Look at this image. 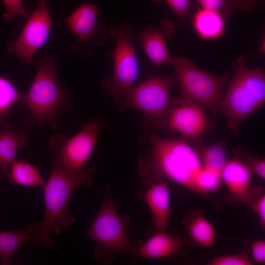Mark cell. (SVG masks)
<instances>
[{"label": "cell", "instance_id": "cell-28", "mask_svg": "<svg viewBox=\"0 0 265 265\" xmlns=\"http://www.w3.org/2000/svg\"><path fill=\"white\" fill-rule=\"evenodd\" d=\"M197 2L203 8L217 11L222 15H227L233 9L229 0H197Z\"/></svg>", "mask_w": 265, "mask_h": 265}, {"label": "cell", "instance_id": "cell-4", "mask_svg": "<svg viewBox=\"0 0 265 265\" xmlns=\"http://www.w3.org/2000/svg\"><path fill=\"white\" fill-rule=\"evenodd\" d=\"M105 188L103 203L86 236L97 243L93 250L94 257L107 264L113 263L122 253L135 255L142 241L131 239L128 231L131 218L119 214L110 187Z\"/></svg>", "mask_w": 265, "mask_h": 265}, {"label": "cell", "instance_id": "cell-23", "mask_svg": "<svg viewBox=\"0 0 265 265\" xmlns=\"http://www.w3.org/2000/svg\"><path fill=\"white\" fill-rule=\"evenodd\" d=\"M195 144L204 166L220 176L221 171L227 161L225 142L207 144L199 141Z\"/></svg>", "mask_w": 265, "mask_h": 265}, {"label": "cell", "instance_id": "cell-2", "mask_svg": "<svg viewBox=\"0 0 265 265\" xmlns=\"http://www.w3.org/2000/svg\"><path fill=\"white\" fill-rule=\"evenodd\" d=\"M51 163L52 170L43 186L45 215L40 221L39 235L34 243L45 248L54 244L51 233L59 234L75 222V217L70 213L69 199L78 187L90 188L96 175L94 168H67L57 157Z\"/></svg>", "mask_w": 265, "mask_h": 265}, {"label": "cell", "instance_id": "cell-16", "mask_svg": "<svg viewBox=\"0 0 265 265\" xmlns=\"http://www.w3.org/2000/svg\"><path fill=\"white\" fill-rule=\"evenodd\" d=\"M144 194L152 216L153 226L157 232L165 231L169 213L170 194L168 183L164 180L151 182Z\"/></svg>", "mask_w": 265, "mask_h": 265}, {"label": "cell", "instance_id": "cell-8", "mask_svg": "<svg viewBox=\"0 0 265 265\" xmlns=\"http://www.w3.org/2000/svg\"><path fill=\"white\" fill-rule=\"evenodd\" d=\"M100 8V5L83 3L63 21L77 39L72 49L78 55L90 57L92 47L103 46L107 41L106 27L98 19Z\"/></svg>", "mask_w": 265, "mask_h": 265}, {"label": "cell", "instance_id": "cell-33", "mask_svg": "<svg viewBox=\"0 0 265 265\" xmlns=\"http://www.w3.org/2000/svg\"><path fill=\"white\" fill-rule=\"evenodd\" d=\"M1 191V186H0V192Z\"/></svg>", "mask_w": 265, "mask_h": 265}, {"label": "cell", "instance_id": "cell-24", "mask_svg": "<svg viewBox=\"0 0 265 265\" xmlns=\"http://www.w3.org/2000/svg\"><path fill=\"white\" fill-rule=\"evenodd\" d=\"M23 95L9 80L0 76V121H4L13 106L20 103Z\"/></svg>", "mask_w": 265, "mask_h": 265}, {"label": "cell", "instance_id": "cell-27", "mask_svg": "<svg viewBox=\"0 0 265 265\" xmlns=\"http://www.w3.org/2000/svg\"><path fill=\"white\" fill-rule=\"evenodd\" d=\"M242 160L249 168L252 174H255L263 179L265 178V160L258 157H254L247 153H243Z\"/></svg>", "mask_w": 265, "mask_h": 265}, {"label": "cell", "instance_id": "cell-5", "mask_svg": "<svg viewBox=\"0 0 265 265\" xmlns=\"http://www.w3.org/2000/svg\"><path fill=\"white\" fill-rule=\"evenodd\" d=\"M107 34L115 43L112 53L113 70L111 77L102 80L101 86L119 106L138 77L139 64L133 46V30L129 23L121 22L117 27L107 29Z\"/></svg>", "mask_w": 265, "mask_h": 265}, {"label": "cell", "instance_id": "cell-9", "mask_svg": "<svg viewBox=\"0 0 265 265\" xmlns=\"http://www.w3.org/2000/svg\"><path fill=\"white\" fill-rule=\"evenodd\" d=\"M105 126L104 121L96 119L85 124L69 138L63 134L54 135L50 140L49 149L58 154L57 158L65 167L81 168L91 155L100 132Z\"/></svg>", "mask_w": 265, "mask_h": 265}, {"label": "cell", "instance_id": "cell-12", "mask_svg": "<svg viewBox=\"0 0 265 265\" xmlns=\"http://www.w3.org/2000/svg\"><path fill=\"white\" fill-rule=\"evenodd\" d=\"M259 108L248 92L233 76L228 90L218 104L217 111L226 117L228 129L237 132L241 123Z\"/></svg>", "mask_w": 265, "mask_h": 265}, {"label": "cell", "instance_id": "cell-26", "mask_svg": "<svg viewBox=\"0 0 265 265\" xmlns=\"http://www.w3.org/2000/svg\"><path fill=\"white\" fill-rule=\"evenodd\" d=\"M5 8V13L3 17L5 22H10L16 16H21L26 18L29 12L23 5V0H3Z\"/></svg>", "mask_w": 265, "mask_h": 265}, {"label": "cell", "instance_id": "cell-18", "mask_svg": "<svg viewBox=\"0 0 265 265\" xmlns=\"http://www.w3.org/2000/svg\"><path fill=\"white\" fill-rule=\"evenodd\" d=\"M184 246L180 238L163 232H158L144 242H141L135 256L160 259L178 254Z\"/></svg>", "mask_w": 265, "mask_h": 265}, {"label": "cell", "instance_id": "cell-22", "mask_svg": "<svg viewBox=\"0 0 265 265\" xmlns=\"http://www.w3.org/2000/svg\"><path fill=\"white\" fill-rule=\"evenodd\" d=\"M185 223L190 238L196 243L207 248H212L215 245V229L204 215H195L189 220L186 219Z\"/></svg>", "mask_w": 265, "mask_h": 265}, {"label": "cell", "instance_id": "cell-31", "mask_svg": "<svg viewBox=\"0 0 265 265\" xmlns=\"http://www.w3.org/2000/svg\"><path fill=\"white\" fill-rule=\"evenodd\" d=\"M251 206L257 214L260 225L262 228H265V195L262 194L256 200H254Z\"/></svg>", "mask_w": 265, "mask_h": 265}, {"label": "cell", "instance_id": "cell-21", "mask_svg": "<svg viewBox=\"0 0 265 265\" xmlns=\"http://www.w3.org/2000/svg\"><path fill=\"white\" fill-rule=\"evenodd\" d=\"M6 178L12 184L24 187H43L45 183L33 164L22 160L13 162Z\"/></svg>", "mask_w": 265, "mask_h": 265}, {"label": "cell", "instance_id": "cell-25", "mask_svg": "<svg viewBox=\"0 0 265 265\" xmlns=\"http://www.w3.org/2000/svg\"><path fill=\"white\" fill-rule=\"evenodd\" d=\"M208 265H252L253 262L245 253L216 256Z\"/></svg>", "mask_w": 265, "mask_h": 265}, {"label": "cell", "instance_id": "cell-30", "mask_svg": "<svg viewBox=\"0 0 265 265\" xmlns=\"http://www.w3.org/2000/svg\"><path fill=\"white\" fill-rule=\"evenodd\" d=\"M251 253L254 261L258 264L265 263V241L257 240L252 242L250 246Z\"/></svg>", "mask_w": 265, "mask_h": 265}, {"label": "cell", "instance_id": "cell-10", "mask_svg": "<svg viewBox=\"0 0 265 265\" xmlns=\"http://www.w3.org/2000/svg\"><path fill=\"white\" fill-rule=\"evenodd\" d=\"M48 0H37L17 40L7 44V52L15 54L23 64L34 65L33 54L49 38L53 19L47 6Z\"/></svg>", "mask_w": 265, "mask_h": 265}, {"label": "cell", "instance_id": "cell-29", "mask_svg": "<svg viewBox=\"0 0 265 265\" xmlns=\"http://www.w3.org/2000/svg\"><path fill=\"white\" fill-rule=\"evenodd\" d=\"M154 2H158L161 0H151ZM176 16L181 19L187 16L189 11V0H164Z\"/></svg>", "mask_w": 265, "mask_h": 265}, {"label": "cell", "instance_id": "cell-11", "mask_svg": "<svg viewBox=\"0 0 265 265\" xmlns=\"http://www.w3.org/2000/svg\"><path fill=\"white\" fill-rule=\"evenodd\" d=\"M164 129L171 133H178L185 140H192L206 132L209 122L206 107L198 103L170 99Z\"/></svg>", "mask_w": 265, "mask_h": 265}, {"label": "cell", "instance_id": "cell-14", "mask_svg": "<svg viewBox=\"0 0 265 265\" xmlns=\"http://www.w3.org/2000/svg\"><path fill=\"white\" fill-rule=\"evenodd\" d=\"M251 171L240 159L227 160L220 173V178L229 190L228 198L237 204L251 206L254 200L250 187Z\"/></svg>", "mask_w": 265, "mask_h": 265}, {"label": "cell", "instance_id": "cell-6", "mask_svg": "<svg viewBox=\"0 0 265 265\" xmlns=\"http://www.w3.org/2000/svg\"><path fill=\"white\" fill-rule=\"evenodd\" d=\"M170 64L174 68L179 84L180 95L176 98L198 103L211 113H217L218 104L224 95L223 89L229 79L228 72L220 76L213 75L183 57L172 58Z\"/></svg>", "mask_w": 265, "mask_h": 265}, {"label": "cell", "instance_id": "cell-17", "mask_svg": "<svg viewBox=\"0 0 265 265\" xmlns=\"http://www.w3.org/2000/svg\"><path fill=\"white\" fill-rule=\"evenodd\" d=\"M245 55L238 58L233 64V76L248 92L260 107L265 102V76L262 67L250 68L245 62Z\"/></svg>", "mask_w": 265, "mask_h": 265}, {"label": "cell", "instance_id": "cell-7", "mask_svg": "<svg viewBox=\"0 0 265 265\" xmlns=\"http://www.w3.org/2000/svg\"><path fill=\"white\" fill-rule=\"evenodd\" d=\"M176 81L175 76L150 77L143 82L133 85L118 106L121 111L133 108L145 116L143 125L164 129L170 106V95Z\"/></svg>", "mask_w": 265, "mask_h": 265}, {"label": "cell", "instance_id": "cell-13", "mask_svg": "<svg viewBox=\"0 0 265 265\" xmlns=\"http://www.w3.org/2000/svg\"><path fill=\"white\" fill-rule=\"evenodd\" d=\"M176 31V27L170 21L163 20L157 27L148 25L138 32L136 40L141 43L146 55L154 66L170 63L172 57L166 41L174 36Z\"/></svg>", "mask_w": 265, "mask_h": 265}, {"label": "cell", "instance_id": "cell-3", "mask_svg": "<svg viewBox=\"0 0 265 265\" xmlns=\"http://www.w3.org/2000/svg\"><path fill=\"white\" fill-rule=\"evenodd\" d=\"M34 61L35 77L28 93L23 94L20 102L29 113L25 124L38 128L47 126L54 129L59 124L61 113L72 105L69 90L63 88L58 80L53 59L42 57Z\"/></svg>", "mask_w": 265, "mask_h": 265}, {"label": "cell", "instance_id": "cell-1", "mask_svg": "<svg viewBox=\"0 0 265 265\" xmlns=\"http://www.w3.org/2000/svg\"><path fill=\"white\" fill-rule=\"evenodd\" d=\"M140 141L151 146L137 162L144 184L169 179L206 196L220 188V175L207 169L196 150L184 139H164L148 132L141 136Z\"/></svg>", "mask_w": 265, "mask_h": 265}, {"label": "cell", "instance_id": "cell-19", "mask_svg": "<svg viewBox=\"0 0 265 265\" xmlns=\"http://www.w3.org/2000/svg\"><path fill=\"white\" fill-rule=\"evenodd\" d=\"M40 222L30 224L20 231H0V260L2 265L10 264L18 250L25 244H34L40 230Z\"/></svg>", "mask_w": 265, "mask_h": 265}, {"label": "cell", "instance_id": "cell-32", "mask_svg": "<svg viewBox=\"0 0 265 265\" xmlns=\"http://www.w3.org/2000/svg\"><path fill=\"white\" fill-rule=\"evenodd\" d=\"M233 8L242 11L251 9L256 4V0H229Z\"/></svg>", "mask_w": 265, "mask_h": 265}, {"label": "cell", "instance_id": "cell-15", "mask_svg": "<svg viewBox=\"0 0 265 265\" xmlns=\"http://www.w3.org/2000/svg\"><path fill=\"white\" fill-rule=\"evenodd\" d=\"M29 127L25 124L14 129L4 121H0V175L7 177L19 149L28 145Z\"/></svg>", "mask_w": 265, "mask_h": 265}, {"label": "cell", "instance_id": "cell-20", "mask_svg": "<svg viewBox=\"0 0 265 265\" xmlns=\"http://www.w3.org/2000/svg\"><path fill=\"white\" fill-rule=\"evenodd\" d=\"M193 26L202 38L215 39L223 33L224 15L219 12L202 8L194 14Z\"/></svg>", "mask_w": 265, "mask_h": 265}]
</instances>
